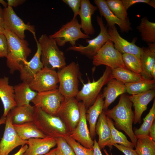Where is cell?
<instances>
[{"label":"cell","instance_id":"obj_28","mask_svg":"<svg viewBox=\"0 0 155 155\" xmlns=\"http://www.w3.org/2000/svg\"><path fill=\"white\" fill-rule=\"evenodd\" d=\"M13 87L16 106L30 104L38 93L32 89L29 84L26 82H22Z\"/></svg>","mask_w":155,"mask_h":155},{"label":"cell","instance_id":"obj_39","mask_svg":"<svg viewBox=\"0 0 155 155\" xmlns=\"http://www.w3.org/2000/svg\"><path fill=\"white\" fill-rule=\"evenodd\" d=\"M56 139L57 147L55 148V153L57 155H75L64 138L59 137Z\"/></svg>","mask_w":155,"mask_h":155},{"label":"cell","instance_id":"obj_7","mask_svg":"<svg viewBox=\"0 0 155 155\" xmlns=\"http://www.w3.org/2000/svg\"><path fill=\"white\" fill-rule=\"evenodd\" d=\"M92 59V64L95 66L105 65L111 69L119 67L127 68L122 54L115 48L110 40L105 43Z\"/></svg>","mask_w":155,"mask_h":155},{"label":"cell","instance_id":"obj_30","mask_svg":"<svg viewBox=\"0 0 155 155\" xmlns=\"http://www.w3.org/2000/svg\"><path fill=\"white\" fill-rule=\"evenodd\" d=\"M137 29L140 33L142 40L148 43H155V23L148 20L146 17L142 18Z\"/></svg>","mask_w":155,"mask_h":155},{"label":"cell","instance_id":"obj_37","mask_svg":"<svg viewBox=\"0 0 155 155\" xmlns=\"http://www.w3.org/2000/svg\"><path fill=\"white\" fill-rule=\"evenodd\" d=\"M122 57L127 69L136 73L141 75L142 69L140 59L134 55L128 53L122 54Z\"/></svg>","mask_w":155,"mask_h":155},{"label":"cell","instance_id":"obj_26","mask_svg":"<svg viewBox=\"0 0 155 155\" xmlns=\"http://www.w3.org/2000/svg\"><path fill=\"white\" fill-rule=\"evenodd\" d=\"M103 98L102 94H100L93 104L86 110V118L89 123V132L92 139L95 135V127L98 119L103 110Z\"/></svg>","mask_w":155,"mask_h":155},{"label":"cell","instance_id":"obj_8","mask_svg":"<svg viewBox=\"0 0 155 155\" xmlns=\"http://www.w3.org/2000/svg\"><path fill=\"white\" fill-rule=\"evenodd\" d=\"M49 36L54 39L57 45L60 46H63L67 42L72 46H75L76 41L78 39L90 37L82 32L76 18L63 25L58 30Z\"/></svg>","mask_w":155,"mask_h":155},{"label":"cell","instance_id":"obj_10","mask_svg":"<svg viewBox=\"0 0 155 155\" xmlns=\"http://www.w3.org/2000/svg\"><path fill=\"white\" fill-rule=\"evenodd\" d=\"M64 98L57 88L38 92L31 101L35 107L40 108L49 115L57 116Z\"/></svg>","mask_w":155,"mask_h":155},{"label":"cell","instance_id":"obj_15","mask_svg":"<svg viewBox=\"0 0 155 155\" xmlns=\"http://www.w3.org/2000/svg\"><path fill=\"white\" fill-rule=\"evenodd\" d=\"M79 103L80 114V120L75 129L69 133V135L84 147L93 149L94 141L90 137L87 125L86 109L82 102H79Z\"/></svg>","mask_w":155,"mask_h":155},{"label":"cell","instance_id":"obj_18","mask_svg":"<svg viewBox=\"0 0 155 155\" xmlns=\"http://www.w3.org/2000/svg\"><path fill=\"white\" fill-rule=\"evenodd\" d=\"M155 89L139 94L128 96L134 109V124L141 123V117L143 112L147 110L148 104L154 98Z\"/></svg>","mask_w":155,"mask_h":155},{"label":"cell","instance_id":"obj_50","mask_svg":"<svg viewBox=\"0 0 155 155\" xmlns=\"http://www.w3.org/2000/svg\"><path fill=\"white\" fill-rule=\"evenodd\" d=\"M55 148H54L42 155H57L55 153Z\"/></svg>","mask_w":155,"mask_h":155},{"label":"cell","instance_id":"obj_44","mask_svg":"<svg viewBox=\"0 0 155 155\" xmlns=\"http://www.w3.org/2000/svg\"><path fill=\"white\" fill-rule=\"evenodd\" d=\"M25 0H7L8 6L15 7L22 4Z\"/></svg>","mask_w":155,"mask_h":155},{"label":"cell","instance_id":"obj_45","mask_svg":"<svg viewBox=\"0 0 155 155\" xmlns=\"http://www.w3.org/2000/svg\"><path fill=\"white\" fill-rule=\"evenodd\" d=\"M94 141V143L93 146V154L92 155H102L97 142L95 139Z\"/></svg>","mask_w":155,"mask_h":155},{"label":"cell","instance_id":"obj_1","mask_svg":"<svg viewBox=\"0 0 155 155\" xmlns=\"http://www.w3.org/2000/svg\"><path fill=\"white\" fill-rule=\"evenodd\" d=\"M132 106V103L128 96L124 94L121 95L116 105L111 109L104 111L106 116L114 121L117 127L124 131L135 147L137 139L132 128L134 113Z\"/></svg>","mask_w":155,"mask_h":155},{"label":"cell","instance_id":"obj_53","mask_svg":"<svg viewBox=\"0 0 155 155\" xmlns=\"http://www.w3.org/2000/svg\"><path fill=\"white\" fill-rule=\"evenodd\" d=\"M103 151L104 152L105 154L106 155H110L108 152H107L106 150L105 149H103Z\"/></svg>","mask_w":155,"mask_h":155},{"label":"cell","instance_id":"obj_2","mask_svg":"<svg viewBox=\"0 0 155 155\" xmlns=\"http://www.w3.org/2000/svg\"><path fill=\"white\" fill-rule=\"evenodd\" d=\"M3 34L5 36L7 43L6 64L10 73L19 71L26 62L32 52L29 43L24 39L18 37L13 33L4 30Z\"/></svg>","mask_w":155,"mask_h":155},{"label":"cell","instance_id":"obj_33","mask_svg":"<svg viewBox=\"0 0 155 155\" xmlns=\"http://www.w3.org/2000/svg\"><path fill=\"white\" fill-rule=\"evenodd\" d=\"M108 124L111 131V148L113 145L117 144L133 148L134 147L133 144L128 140L126 136L122 132L118 130L115 127L112 120L106 116Z\"/></svg>","mask_w":155,"mask_h":155},{"label":"cell","instance_id":"obj_52","mask_svg":"<svg viewBox=\"0 0 155 155\" xmlns=\"http://www.w3.org/2000/svg\"><path fill=\"white\" fill-rule=\"evenodd\" d=\"M0 3L5 7V8H6L8 7L7 3L4 0H0Z\"/></svg>","mask_w":155,"mask_h":155},{"label":"cell","instance_id":"obj_35","mask_svg":"<svg viewBox=\"0 0 155 155\" xmlns=\"http://www.w3.org/2000/svg\"><path fill=\"white\" fill-rule=\"evenodd\" d=\"M135 147L138 155H155V142L149 135L138 139Z\"/></svg>","mask_w":155,"mask_h":155},{"label":"cell","instance_id":"obj_48","mask_svg":"<svg viewBox=\"0 0 155 155\" xmlns=\"http://www.w3.org/2000/svg\"><path fill=\"white\" fill-rule=\"evenodd\" d=\"M28 147V145L26 144L22 146L19 150L13 155H23Z\"/></svg>","mask_w":155,"mask_h":155},{"label":"cell","instance_id":"obj_47","mask_svg":"<svg viewBox=\"0 0 155 155\" xmlns=\"http://www.w3.org/2000/svg\"><path fill=\"white\" fill-rule=\"evenodd\" d=\"M150 137L154 142H155V122H153L149 132Z\"/></svg>","mask_w":155,"mask_h":155},{"label":"cell","instance_id":"obj_41","mask_svg":"<svg viewBox=\"0 0 155 155\" xmlns=\"http://www.w3.org/2000/svg\"><path fill=\"white\" fill-rule=\"evenodd\" d=\"M63 1L68 5L72 10L73 13V19L76 18L77 16L78 15L81 0H63Z\"/></svg>","mask_w":155,"mask_h":155},{"label":"cell","instance_id":"obj_32","mask_svg":"<svg viewBox=\"0 0 155 155\" xmlns=\"http://www.w3.org/2000/svg\"><path fill=\"white\" fill-rule=\"evenodd\" d=\"M125 84L127 92L133 95L155 89V80L144 79Z\"/></svg>","mask_w":155,"mask_h":155},{"label":"cell","instance_id":"obj_46","mask_svg":"<svg viewBox=\"0 0 155 155\" xmlns=\"http://www.w3.org/2000/svg\"><path fill=\"white\" fill-rule=\"evenodd\" d=\"M3 9L0 5V33H3L4 30L3 26Z\"/></svg>","mask_w":155,"mask_h":155},{"label":"cell","instance_id":"obj_36","mask_svg":"<svg viewBox=\"0 0 155 155\" xmlns=\"http://www.w3.org/2000/svg\"><path fill=\"white\" fill-rule=\"evenodd\" d=\"M106 4L111 12L117 17L126 21H129L127 10L121 0H107Z\"/></svg>","mask_w":155,"mask_h":155},{"label":"cell","instance_id":"obj_5","mask_svg":"<svg viewBox=\"0 0 155 155\" xmlns=\"http://www.w3.org/2000/svg\"><path fill=\"white\" fill-rule=\"evenodd\" d=\"M58 89L65 98L75 97L79 92V79L81 76L78 64L72 62L57 72Z\"/></svg>","mask_w":155,"mask_h":155},{"label":"cell","instance_id":"obj_40","mask_svg":"<svg viewBox=\"0 0 155 155\" xmlns=\"http://www.w3.org/2000/svg\"><path fill=\"white\" fill-rule=\"evenodd\" d=\"M121 1L127 10L133 5L138 3H146L154 9L155 8L154 0H121Z\"/></svg>","mask_w":155,"mask_h":155},{"label":"cell","instance_id":"obj_13","mask_svg":"<svg viewBox=\"0 0 155 155\" xmlns=\"http://www.w3.org/2000/svg\"><path fill=\"white\" fill-rule=\"evenodd\" d=\"M58 83L57 72L55 70L44 67L35 75L29 85L33 90L40 92L57 88Z\"/></svg>","mask_w":155,"mask_h":155},{"label":"cell","instance_id":"obj_17","mask_svg":"<svg viewBox=\"0 0 155 155\" xmlns=\"http://www.w3.org/2000/svg\"><path fill=\"white\" fill-rule=\"evenodd\" d=\"M37 50L34 56L29 61L26 62L21 67L19 71L20 78L22 82L29 84L35 75L44 68L40 57L41 49L38 41H36Z\"/></svg>","mask_w":155,"mask_h":155},{"label":"cell","instance_id":"obj_23","mask_svg":"<svg viewBox=\"0 0 155 155\" xmlns=\"http://www.w3.org/2000/svg\"><path fill=\"white\" fill-rule=\"evenodd\" d=\"M107 84L102 94L105 98L103 106L105 111L118 96L127 92L125 84L115 79H111Z\"/></svg>","mask_w":155,"mask_h":155},{"label":"cell","instance_id":"obj_29","mask_svg":"<svg viewBox=\"0 0 155 155\" xmlns=\"http://www.w3.org/2000/svg\"><path fill=\"white\" fill-rule=\"evenodd\" d=\"M13 125L16 133L23 140L43 138L46 136L37 128L33 122L21 124H13Z\"/></svg>","mask_w":155,"mask_h":155},{"label":"cell","instance_id":"obj_31","mask_svg":"<svg viewBox=\"0 0 155 155\" xmlns=\"http://www.w3.org/2000/svg\"><path fill=\"white\" fill-rule=\"evenodd\" d=\"M113 78L124 84L133 82L144 79L140 74L136 73L127 68L118 67L112 69Z\"/></svg>","mask_w":155,"mask_h":155},{"label":"cell","instance_id":"obj_4","mask_svg":"<svg viewBox=\"0 0 155 155\" xmlns=\"http://www.w3.org/2000/svg\"><path fill=\"white\" fill-rule=\"evenodd\" d=\"M38 42L41 49L40 59L44 67L59 70L66 65L64 53L54 39L44 34Z\"/></svg>","mask_w":155,"mask_h":155},{"label":"cell","instance_id":"obj_27","mask_svg":"<svg viewBox=\"0 0 155 155\" xmlns=\"http://www.w3.org/2000/svg\"><path fill=\"white\" fill-rule=\"evenodd\" d=\"M35 107L30 104L16 106L9 113L13 124L33 122Z\"/></svg>","mask_w":155,"mask_h":155},{"label":"cell","instance_id":"obj_20","mask_svg":"<svg viewBox=\"0 0 155 155\" xmlns=\"http://www.w3.org/2000/svg\"><path fill=\"white\" fill-rule=\"evenodd\" d=\"M94 2L98 8L101 16L105 18L108 27L117 25L122 31L127 32L131 29L129 21H126L116 17L108 7L105 0H94Z\"/></svg>","mask_w":155,"mask_h":155},{"label":"cell","instance_id":"obj_3","mask_svg":"<svg viewBox=\"0 0 155 155\" xmlns=\"http://www.w3.org/2000/svg\"><path fill=\"white\" fill-rule=\"evenodd\" d=\"M33 122L47 136L64 138L69 135L65 126L58 117L49 115L39 108L35 107Z\"/></svg>","mask_w":155,"mask_h":155},{"label":"cell","instance_id":"obj_34","mask_svg":"<svg viewBox=\"0 0 155 155\" xmlns=\"http://www.w3.org/2000/svg\"><path fill=\"white\" fill-rule=\"evenodd\" d=\"M155 118V100L153 101L152 106L148 114L143 119V122L140 127L134 132L137 139L149 135L150 130Z\"/></svg>","mask_w":155,"mask_h":155},{"label":"cell","instance_id":"obj_38","mask_svg":"<svg viewBox=\"0 0 155 155\" xmlns=\"http://www.w3.org/2000/svg\"><path fill=\"white\" fill-rule=\"evenodd\" d=\"M66 141L72 148L75 155H92L93 149L84 147L69 135L64 137Z\"/></svg>","mask_w":155,"mask_h":155},{"label":"cell","instance_id":"obj_51","mask_svg":"<svg viewBox=\"0 0 155 155\" xmlns=\"http://www.w3.org/2000/svg\"><path fill=\"white\" fill-rule=\"evenodd\" d=\"M6 118V117H4L2 116L0 118V125H1L5 124Z\"/></svg>","mask_w":155,"mask_h":155},{"label":"cell","instance_id":"obj_42","mask_svg":"<svg viewBox=\"0 0 155 155\" xmlns=\"http://www.w3.org/2000/svg\"><path fill=\"white\" fill-rule=\"evenodd\" d=\"M7 55V39L4 34L0 33V58L6 57Z\"/></svg>","mask_w":155,"mask_h":155},{"label":"cell","instance_id":"obj_24","mask_svg":"<svg viewBox=\"0 0 155 155\" xmlns=\"http://www.w3.org/2000/svg\"><path fill=\"white\" fill-rule=\"evenodd\" d=\"M147 47H142L140 57L142 71L141 75L145 79H152L151 71L155 65V43L147 44Z\"/></svg>","mask_w":155,"mask_h":155},{"label":"cell","instance_id":"obj_49","mask_svg":"<svg viewBox=\"0 0 155 155\" xmlns=\"http://www.w3.org/2000/svg\"><path fill=\"white\" fill-rule=\"evenodd\" d=\"M151 75L152 79L155 80V65L153 66L151 69Z\"/></svg>","mask_w":155,"mask_h":155},{"label":"cell","instance_id":"obj_9","mask_svg":"<svg viewBox=\"0 0 155 155\" xmlns=\"http://www.w3.org/2000/svg\"><path fill=\"white\" fill-rule=\"evenodd\" d=\"M96 20L100 29L98 35L92 39H87L86 42L88 44L87 46L79 44L78 46H71L67 49V51L78 52L88 57L92 58L105 43L110 40L111 37L108 32L107 27L105 26L102 18L97 16Z\"/></svg>","mask_w":155,"mask_h":155},{"label":"cell","instance_id":"obj_19","mask_svg":"<svg viewBox=\"0 0 155 155\" xmlns=\"http://www.w3.org/2000/svg\"><path fill=\"white\" fill-rule=\"evenodd\" d=\"M27 140L28 147L23 155H42L57 145L56 138L47 136L43 138H31Z\"/></svg>","mask_w":155,"mask_h":155},{"label":"cell","instance_id":"obj_16","mask_svg":"<svg viewBox=\"0 0 155 155\" xmlns=\"http://www.w3.org/2000/svg\"><path fill=\"white\" fill-rule=\"evenodd\" d=\"M108 32L111 36L110 40L114 43L115 48L122 54L128 53L134 55L140 59L142 47L137 46L135 42L136 38L129 42L122 37L115 26L108 27Z\"/></svg>","mask_w":155,"mask_h":155},{"label":"cell","instance_id":"obj_43","mask_svg":"<svg viewBox=\"0 0 155 155\" xmlns=\"http://www.w3.org/2000/svg\"><path fill=\"white\" fill-rule=\"evenodd\" d=\"M113 146H115L119 150L122 152L125 155H138L135 150L122 145L115 144Z\"/></svg>","mask_w":155,"mask_h":155},{"label":"cell","instance_id":"obj_11","mask_svg":"<svg viewBox=\"0 0 155 155\" xmlns=\"http://www.w3.org/2000/svg\"><path fill=\"white\" fill-rule=\"evenodd\" d=\"M79 102L75 97H64L57 116L65 124L69 133L77 126L80 117Z\"/></svg>","mask_w":155,"mask_h":155},{"label":"cell","instance_id":"obj_14","mask_svg":"<svg viewBox=\"0 0 155 155\" xmlns=\"http://www.w3.org/2000/svg\"><path fill=\"white\" fill-rule=\"evenodd\" d=\"M6 118L4 131L0 141V155H8L16 147L28 143V140L21 139L15 130L9 112Z\"/></svg>","mask_w":155,"mask_h":155},{"label":"cell","instance_id":"obj_12","mask_svg":"<svg viewBox=\"0 0 155 155\" xmlns=\"http://www.w3.org/2000/svg\"><path fill=\"white\" fill-rule=\"evenodd\" d=\"M3 25L5 30H7L15 34L19 38L24 39L25 31L29 30L34 35L36 41L34 27L29 23L25 24L16 14L12 7L8 6L3 9Z\"/></svg>","mask_w":155,"mask_h":155},{"label":"cell","instance_id":"obj_25","mask_svg":"<svg viewBox=\"0 0 155 155\" xmlns=\"http://www.w3.org/2000/svg\"><path fill=\"white\" fill-rule=\"evenodd\" d=\"M95 132L98 136L97 143L100 150L104 149L106 146H108L111 148V131L104 110L98 119L95 127Z\"/></svg>","mask_w":155,"mask_h":155},{"label":"cell","instance_id":"obj_6","mask_svg":"<svg viewBox=\"0 0 155 155\" xmlns=\"http://www.w3.org/2000/svg\"><path fill=\"white\" fill-rule=\"evenodd\" d=\"M112 69L106 67L102 75L96 81L91 82L88 80L87 83L84 84L81 90L76 97L77 100L81 101L86 108L94 103L104 86L112 78Z\"/></svg>","mask_w":155,"mask_h":155},{"label":"cell","instance_id":"obj_22","mask_svg":"<svg viewBox=\"0 0 155 155\" xmlns=\"http://www.w3.org/2000/svg\"><path fill=\"white\" fill-rule=\"evenodd\" d=\"M8 77L0 78V98L4 111L2 116L6 117L10 111L16 106L14 98V87L9 84Z\"/></svg>","mask_w":155,"mask_h":155},{"label":"cell","instance_id":"obj_21","mask_svg":"<svg viewBox=\"0 0 155 155\" xmlns=\"http://www.w3.org/2000/svg\"><path fill=\"white\" fill-rule=\"evenodd\" d=\"M97 9L96 6L91 3L89 0H81L78 13L81 21L80 27L84 33L88 36L93 35L95 33L92 24V17Z\"/></svg>","mask_w":155,"mask_h":155}]
</instances>
